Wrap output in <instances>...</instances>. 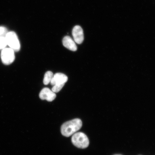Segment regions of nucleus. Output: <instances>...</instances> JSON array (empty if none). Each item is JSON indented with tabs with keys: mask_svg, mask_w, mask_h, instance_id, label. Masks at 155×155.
Returning <instances> with one entry per match:
<instances>
[{
	"mask_svg": "<svg viewBox=\"0 0 155 155\" xmlns=\"http://www.w3.org/2000/svg\"><path fill=\"white\" fill-rule=\"evenodd\" d=\"M82 122L79 119H75L65 122L61 126V134L65 137H68L74 134L82 127Z\"/></svg>",
	"mask_w": 155,
	"mask_h": 155,
	"instance_id": "obj_1",
	"label": "nucleus"
},
{
	"mask_svg": "<svg viewBox=\"0 0 155 155\" xmlns=\"http://www.w3.org/2000/svg\"><path fill=\"white\" fill-rule=\"evenodd\" d=\"M71 142L74 146L81 149L86 148L90 143L88 137L82 132L74 134L71 137Z\"/></svg>",
	"mask_w": 155,
	"mask_h": 155,
	"instance_id": "obj_2",
	"label": "nucleus"
},
{
	"mask_svg": "<svg viewBox=\"0 0 155 155\" xmlns=\"http://www.w3.org/2000/svg\"><path fill=\"white\" fill-rule=\"evenodd\" d=\"M7 45L15 51H18L20 49L21 45L18 37L15 32H8L5 36Z\"/></svg>",
	"mask_w": 155,
	"mask_h": 155,
	"instance_id": "obj_3",
	"label": "nucleus"
},
{
	"mask_svg": "<svg viewBox=\"0 0 155 155\" xmlns=\"http://www.w3.org/2000/svg\"><path fill=\"white\" fill-rule=\"evenodd\" d=\"M1 58L4 64H11L15 60V51L10 48H5L2 50Z\"/></svg>",
	"mask_w": 155,
	"mask_h": 155,
	"instance_id": "obj_4",
	"label": "nucleus"
},
{
	"mask_svg": "<svg viewBox=\"0 0 155 155\" xmlns=\"http://www.w3.org/2000/svg\"><path fill=\"white\" fill-rule=\"evenodd\" d=\"M39 97L42 100H46L48 102H51L55 99L56 94L49 88H45L40 92Z\"/></svg>",
	"mask_w": 155,
	"mask_h": 155,
	"instance_id": "obj_5",
	"label": "nucleus"
},
{
	"mask_svg": "<svg viewBox=\"0 0 155 155\" xmlns=\"http://www.w3.org/2000/svg\"><path fill=\"white\" fill-rule=\"evenodd\" d=\"M72 35L76 43L82 44L84 40V34L83 29L79 26H76L73 28Z\"/></svg>",
	"mask_w": 155,
	"mask_h": 155,
	"instance_id": "obj_6",
	"label": "nucleus"
},
{
	"mask_svg": "<svg viewBox=\"0 0 155 155\" xmlns=\"http://www.w3.org/2000/svg\"><path fill=\"white\" fill-rule=\"evenodd\" d=\"M68 80V78L67 75L62 73H57L54 75L50 83L53 86L56 85L65 84Z\"/></svg>",
	"mask_w": 155,
	"mask_h": 155,
	"instance_id": "obj_7",
	"label": "nucleus"
},
{
	"mask_svg": "<svg viewBox=\"0 0 155 155\" xmlns=\"http://www.w3.org/2000/svg\"><path fill=\"white\" fill-rule=\"evenodd\" d=\"M63 45L68 49L73 51H77V47L74 41L70 37L65 36L63 40Z\"/></svg>",
	"mask_w": 155,
	"mask_h": 155,
	"instance_id": "obj_8",
	"label": "nucleus"
},
{
	"mask_svg": "<svg viewBox=\"0 0 155 155\" xmlns=\"http://www.w3.org/2000/svg\"><path fill=\"white\" fill-rule=\"evenodd\" d=\"M54 76L53 73L51 71H48L44 75L43 80L44 84L48 85L51 82Z\"/></svg>",
	"mask_w": 155,
	"mask_h": 155,
	"instance_id": "obj_9",
	"label": "nucleus"
},
{
	"mask_svg": "<svg viewBox=\"0 0 155 155\" xmlns=\"http://www.w3.org/2000/svg\"><path fill=\"white\" fill-rule=\"evenodd\" d=\"M7 45L5 37L0 38V50L4 49Z\"/></svg>",
	"mask_w": 155,
	"mask_h": 155,
	"instance_id": "obj_10",
	"label": "nucleus"
},
{
	"mask_svg": "<svg viewBox=\"0 0 155 155\" xmlns=\"http://www.w3.org/2000/svg\"><path fill=\"white\" fill-rule=\"evenodd\" d=\"M65 84L54 85L52 88V91L54 93L59 92L63 87L64 86Z\"/></svg>",
	"mask_w": 155,
	"mask_h": 155,
	"instance_id": "obj_11",
	"label": "nucleus"
},
{
	"mask_svg": "<svg viewBox=\"0 0 155 155\" xmlns=\"http://www.w3.org/2000/svg\"><path fill=\"white\" fill-rule=\"evenodd\" d=\"M7 33V29L5 27H0V38L5 37Z\"/></svg>",
	"mask_w": 155,
	"mask_h": 155,
	"instance_id": "obj_12",
	"label": "nucleus"
},
{
	"mask_svg": "<svg viewBox=\"0 0 155 155\" xmlns=\"http://www.w3.org/2000/svg\"><path fill=\"white\" fill-rule=\"evenodd\" d=\"M121 155V154H115V155Z\"/></svg>",
	"mask_w": 155,
	"mask_h": 155,
	"instance_id": "obj_13",
	"label": "nucleus"
}]
</instances>
